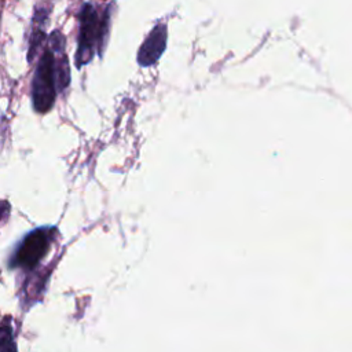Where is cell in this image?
<instances>
[{
    "instance_id": "6da1fadb",
    "label": "cell",
    "mask_w": 352,
    "mask_h": 352,
    "mask_svg": "<svg viewBox=\"0 0 352 352\" xmlns=\"http://www.w3.org/2000/svg\"><path fill=\"white\" fill-rule=\"evenodd\" d=\"M80 32L76 52V66L81 67L91 62L95 52L103 48L107 34L109 15H100L91 3H85L78 15Z\"/></svg>"
},
{
    "instance_id": "7a4b0ae2",
    "label": "cell",
    "mask_w": 352,
    "mask_h": 352,
    "mask_svg": "<svg viewBox=\"0 0 352 352\" xmlns=\"http://www.w3.org/2000/svg\"><path fill=\"white\" fill-rule=\"evenodd\" d=\"M58 91L56 55L48 47L41 54L32 80V104L36 113H48L55 103Z\"/></svg>"
},
{
    "instance_id": "3957f363",
    "label": "cell",
    "mask_w": 352,
    "mask_h": 352,
    "mask_svg": "<svg viewBox=\"0 0 352 352\" xmlns=\"http://www.w3.org/2000/svg\"><path fill=\"white\" fill-rule=\"evenodd\" d=\"M58 234L56 227L45 226L28 232L15 246L8 258L10 268H19L25 271L33 270L48 253L51 243Z\"/></svg>"
},
{
    "instance_id": "277c9868",
    "label": "cell",
    "mask_w": 352,
    "mask_h": 352,
    "mask_svg": "<svg viewBox=\"0 0 352 352\" xmlns=\"http://www.w3.org/2000/svg\"><path fill=\"white\" fill-rule=\"evenodd\" d=\"M166 45V25H157L140 45L138 62L140 66H151L162 55Z\"/></svg>"
},
{
    "instance_id": "5b68a950",
    "label": "cell",
    "mask_w": 352,
    "mask_h": 352,
    "mask_svg": "<svg viewBox=\"0 0 352 352\" xmlns=\"http://www.w3.org/2000/svg\"><path fill=\"white\" fill-rule=\"evenodd\" d=\"M47 21V12L41 8H36L34 16H33V25H32V33L29 36V44H28V62L32 63L34 60V56L37 54V50L43 45L45 40V32H44V23Z\"/></svg>"
},
{
    "instance_id": "8992f818",
    "label": "cell",
    "mask_w": 352,
    "mask_h": 352,
    "mask_svg": "<svg viewBox=\"0 0 352 352\" xmlns=\"http://www.w3.org/2000/svg\"><path fill=\"white\" fill-rule=\"evenodd\" d=\"M0 352H16V344L10 327H0Z\"/></svg>"
},
{
    "instance_id": "52a82bcc",
    "label": "cell",
    "mask_w": 352,
    "mask_h": 352,
    "mask_svg": "<svg viewBox=\"0 0 352 352\" xmlns=\"http://www.w3.org/2000/svg\"><path fill=\"white\" fill-rule=\"evenodd\" d=\"M11 212V205L7 199H0V223L4 221Z\"/></svg>"
}]
</instances>
